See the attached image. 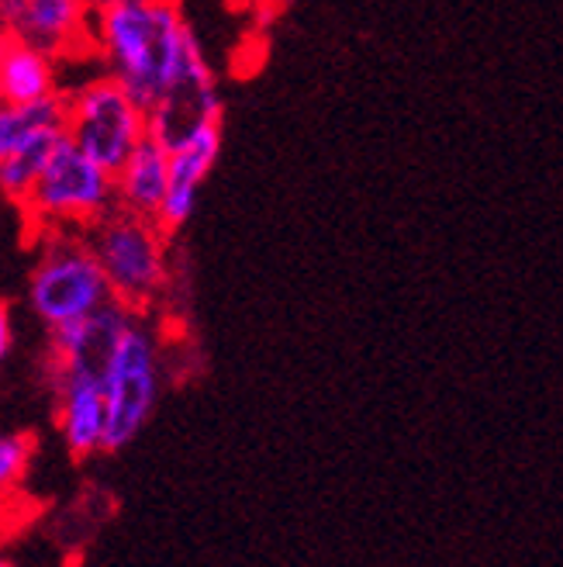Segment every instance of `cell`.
<instances>
[{"instance_id": "1", "label": "cell", "mask_w": 563, "mask_h": 567, "mask_svg": "<svg viewBox=\"0 0 563 567\" xmlns=\"http://www.w3.org/2000/svg\"><path fill=\"white\" fill-rule=\"evenodd\" d=\"M205 49L177 0H143L94 18V55L101 70L153 111L174 87L190 55Z\"/></svg>"}, {"instance_id": "2", "label": "cell", "mask_w": 563, "mask_h": 567, "mask_svg": "<svg viewBox=\"0 0 563 567\" xmlns=\"http://www.w3.org/2000/svg\"><path fill=\"white\" fill-rule=\"evenodd\" d=\"M115 301L97 252L80 229H45L42 249L28 274V305L52 332L97 316Z\"/></svg>"}, {"instance_id": "3", "label": "cell", "mask_w": 563, "mask_h": 567, "mask_svg": "<svg viewBox=\"0 0 563 567\" xmlns=\"http://www.w3.org/2000/svg\"><path fill=\"white\" fill-rule=\"evenodd\" d=\"M115 301L143 311L170 284V236L156 218L115 208L87 229Z\"/></svg>"}, {"instance_id": "4", "label": "cell", "mask_w": 563, "mask_h": 567, "mask_svg": "<svg viewBox=\"0 0 563 567\" xmlns=\"http://www.w3.org/2000/svg\"><path fill=\"white\" fill-rule=\"evenodd\" d=\"M24 215L39 229H80L87 233L104 215L118 208V184L115 174L94 163L70 135L49 156L42 177L35 181L32 194L24 197Z\"/></svg>"}, {"instance_id": "5", "label": "cell", "mask_w": 563, "mask_h": 567, "mask_svg": "<svg viewBox=\"0 0 563 567\" xmlns=\"http://www.w3.org/2000/svg\"><path fill=\"white\" fill-rule=\"evenodd\" d=\"M63 97L70 142L111 174H118L138 142L149 135V111L104 70L73 83Z\"/></svg>"}, {"instance_id": "6", "label": "cell", "mask_w": 563, "mask_h": 567, "mask_svg": "<svg viewBox=\"0 0 563 567\" xmlns=\"http://www.w3.org/2000/svg\"><path fill=\"white\" fill-rule=\"evenodd\" d=\"M104 399H107L104 453H118L146 430V422L159 402V343L156 332L138 319V311L107 353Z\"/></svg>"}, {"instance_id": "7", "label": "cell", "mask_w": 563, "mask_h": 567, "mask_svg": "<svg viewBox=\"0 0 563 567\" xmlns=\"http://www.w3.org/2000/svg\"><path fill=\"white\" fill-rule=\"evenodd\" d=\"M94 8L87 0H0V35L63 63L94 52Z\"/></svg>"}, {"instance_id": "8", "label": "cell", "mask_w": 563, "mask_h": 567, "mask_svg": "<svg viewBox=\"0 0 563 567\" xmlns=\"http://www.w3.org/2000/svg\"><path fill=\"white\" fill-rule=\"evenodd\" d=\"M52 391L60 436L76 461L104 453L107 436V399L104 367L94 360H55L52 357Z\"/></svg>"}, {"instance_id": "9", "label": "cell", "mask_w": 563, "mask_h": 567, "mask_svg": "<svg viewBox=\"0 0 563 567\" xmlns=\"http://www.w3.org/2000/svg\"><path fill=\"white\" fill-rule=\"evenodd\" d=\"M221 115H225V101L218 91L215 66L208 60V52L197 49L174 87L149 111V135L159 138L166 150H174L190 132L221 122Z\"/></svg>"}, {"instance_id": "10", "label": "cell", "mask_w": 563, "mask_h": 567, "mask_svg": "<svg viewBox=\"0 0 563 567\" xmlns=\"http://www.w3.org/2000/svg\"><path fill=\"white\" fill-rule=\"evenodd\" d=\"M218 156H221V122L190 132L170 150V190H166L163 212L156 218L166 236L180 233L190 221L197 197H201V187L208 184Z\"/></svg>"}, {"instance_id": "11", "label": "cell", "mask_w": 563, "mask_h": 567, "mask_svg": "<svg viewBox=\"0 0 563 567\" xmlns=\"http://www.w3.org/2000/svg\"><path fill=\"white\" fill-rule=\"evenodd\" d=\"M115 184H118L122 212L159 218L166 190H170V150H166L159 138L146 135L115 174Z\"/></svg>"}, {"instance_id": "12", "label": "cell", "mask_w": 563, "mask_h": 567, "mask_svg": "<svg viewBox=\"0 0 563 567\" xmlns=\"http://www.w3.org/2000/svg\"><path fill=\"white\" fill-rule=\"evenodd\" d=\"M60 94V63L32 45L0 35V104H35Z\"/></svg>"}, {"instance_id": "13", "label": "cell", "mask_w": 563, "mask_h": 567, "mask_svg": "<svg viewBox=\"0 0 563 567\" xmlns=\"http://www.w3.org/2000/svg\"><path fill=\"white\" fill-rule=\"evenodd\" d=\"M66 135V97H49L35 104H0V163L35 146L42 138Z\"/></svg>"}, {"instance_id": "14", "label": "cell", "mask_w": 563, "mask_h": 567, "mask_svg": "<svg viewBox=\"0 0 563 567\" xmlns=\"http://www.w3.org/2000/svg\"><path fill=\"white\" fill-rule=\"evenodd\" d=\"M32 461V440L21 433H0V495L14 488Z\"/></svg>"}, {"instance_id": "15", "label": "cell", "mask_w": 563, "mask_h": 567, "mask_svg": "<svg viewBox=\"0 0 563 567\" xmlns=\"http://www.w3.org/2000/svg\"><path fill=\"white\" fill-rule=\"evenodd\" d=\"M14 347V326H11V311L8 301H0V367H4L8 353Z\"/></svg>"}, {"instance_id": "16", "label": "cell", "mask_w": 563, "mask_h": 567, "mask_svg": "<svg viewBox=\"0 0 563 567\" xmlns=\"http://www.w3.org/2000/svg\"><path fill=\"white\" fill-rule=\"evenodd\" d=\"M87 4L94 8V14H101V11H111V8H125V4H143V0H87Z\"/></svg>"}, {"instance_id": "17", "label": "cell", "mask_w": 563, "mask_h": 567, "mask_svg": "<svg viewBox=\"0 0 563 567\" xmlns=\"http://www.w3.org/2000/svg\"><path fill=\"white\" fill-rule=\"evenodd\" d=\"M249 4H257L260 11H273V8L284 4V0H249Z\"/></svg>"}]
</instances>
